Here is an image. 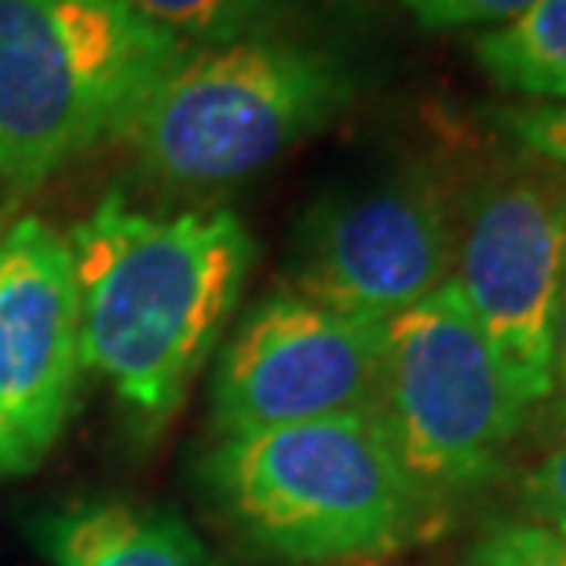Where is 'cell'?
<instances>
[{
  "instance_id": "cell-15",
  "label": "cell",
  "mask_w": 566,
  "mask_h": 566,
  "mask_svg": "<svg viewBox=\"0 0 566 566\" xmlns=\"http://www.w3.org/2000/svg\"><path fill=\"white\" fill-rule=\"evenodd\" d=\"M520 497L530 523L566 537V442H559L545 461L530 468Z\"/></svg>"
},
{
  "instance_id": "cell-18",
  "label": "cell",
  "mask_w": 566,
  "mask_h": 566,
  "mask_svg": "<svg viewBox=\"0 0 566 566\" xmlns=\"http://www.w3.org/2000/svg\"><path fill=\"white\" fill-rule=\"evenodd\" d=\"M8 475H19V472H15V464H11V457L4 450V439H0V479H8Z\"/></svg>"
},
{
  "instance_id": "cell-5",
  "label": "cell",
  "mask_w": 566,
  "mask_h": 566,
  "mask_svg": "<svg viewBox=\"0 0 566 566\" xmlns=\"http://www.w3.org/2000/svg\"><path fill=\"white\" fill-rule=\"evenodd\" d=\"M526 413L453 279L384 322L373 417L431 512L490 483Z\"/></svg>"
},
{
  "instance_id": "cell-11",
  "label": "cell",
  "mask_w": 566,
  "mask_h": 566,
  "mask_svg": "<svg viewBox=\"0 0 566 566\" xmlns=\"http://www.w3.org/2000/svg\"><path fill=\"white\" fill-rule=\"evenodd\" d=\"M479 70L530 103L566 99V0H534L523 15L479 33Z\"/></svg>"
},
{
  "instance_id": "cell-12",
  "label": "cell",
  "mask_w": 566,
  "mask_h": 566,
  "mask_svg": "<svg viewBox=\"0 0 566 566\" xmlns=\"http://www.w3.org/2000/svg\"><path fill=\"white\" fill-rule=\"evenodd\" d=\"M125 8L190 48L231 44L279 19V0H122Z\"/></svg>"
},
{
  "instance_id": "cell-7",
  "label": "cell",
  "mask_w": 566,
  "mask_h": 566,
  "mask_svg": "<svg viewBox=\"0 0 566 566\" xmlns=\"http://www.w3.org/2000/svg\"><path fill=\"white\" fill-rule=\"evenodd\" d=\"M566 274V172L486 179L457 231L453 285L526 409L548 402L552 325Z\"/></svg>"
},
{
  "instance_id": "cell-1",
  "label": "cell",
  "mask_w": 566,
  "mask_h": 566,
  "mask_svg": "<svg viewBox=\"0 0 566 566\" xmlns=\"http://www.w3.org/2000/svg\"><path fill=\"white\" fill-rule=\"evenodd\" d=\"M81 369L114 391L143 436L179 413L231 322L256 260L231 209L150 216L106 195L66 234Z\"/></svg>"
},
{
  "instance_id": "cell-6",
  "label": "cell",
  "mask_w": 566,
  "mask_h": 566,
  "mask_svg": "<svg viewBox=\"0 0 566 566\" xmlns=\"http://www.w3.org/2000/svg\"><path fill=\"white\" fill-rule=\"evenodd\" d=\"M457 220L442 179L409 165L311 205L285 260L289 293L388 322L453 279Z\"/></svg>"
},
{
  "instance_id": "cell-8",
  "label": "cell",
  "mask_w": 566,
  "mask_h": 566,
  "mask_svg": "<svg viewBox=\"0 0 566 566\" xmlns=\"http://www.w3.org/2000/svg\"><path fill=\"white\" fill-rule=\"evenodd\" d=\"M384 322L336 315L274 289L234 329L212 377L216 436L373 413Z\"/></svg>"
},
{
  "instance_id": "cell-4",
  "label": "cell",
  "mask_w": 566,
  "mask_h": 566,
  "mask_svg": "<svg viewBox=\"0 0 566 566\" xmlns=\"http://www.w3.org/2000/svg\"><path fill=\"white\" fill-rule=\"evenodd\" d=\"M205 483L260 548L296 563L388 556L431 520L373 413L223 436Z\"/></svg>"
},
{
  "instance_id": "cell-13",
  "label": "cell",
  "mask_w": 566,
  "mask_h": 566,
  "mask_svg": "<svg viewBox=\"0 0 566 566\" xmlns=\"http://www.w3.org/2000/svg\"><path fill=\"white\" fill-rule=\"evenodd\" d=\"M457 566H566V537L537 523H504L479 537Z\"/></svg>"
},
{
  "instance_id": "cell-3",
  "label": "cell",
  "mask_w": 566,
  "mask_h": 566,
  "mask_svg": "<svg viewBox=\"0 0 566 566\" xmlns=\"http://www.w3.org/2000/svg\"><path fill=\"white\" fill-rule=\"evenodd\" d=\"M190 52L122 0H0V190L122 136Z\"/></svg>"
},
{
  "instance_id": "cell-9",
  "label": "cell",
  "mask_w": 566,
  "mask_h": 566,
  "mask_svg": "<svg viewBox=\"0 0 566 566\" xmlns=\"http://www.w3.org/2000/svg\"><path fill=\"white\" fill-rule=\"evenodd\" d=\"M81 373L70 242L38 216L0 238V439L30 472L63 436Z\"/></svg>"
},
{
  "instance_id": "cell-10",
  "label": "cell",
  "mask_w": 566,
  "mask_h": 566,
  "mask_svg": "<svg viewBox=\"0 0 566 566\" xmlns=\"http://www.w3.org/2000/svg\"><path fill=\"white\" fill-rule=\"evenodd\" d=\"M48 566H220L187 520L132 497H70L30 520Z\"/></svg>"
},
{
  "instance_id": "cell-17",
  "label": "cell",
  "mask_w": 566,
  "mask_h": 566,
  "mask_svg": "<svg viewBox=\"0 0 566 566\" xmlns=\"http://www.w3.org/2000/svg\"><path fill=\"white\" fill-rule=\"evenodd\" d=\"M545 406H548L552 431L566 442V274L559 289L556 325H552V391Z\"/></svg>"
},
{
  "instance_id": "cell-16",
  "label": "cell",
  "mask_w": 566,
  "mask_h": 566,
  "mask_svg": "<svg viewBox=\"0 0 566 566\" xmlns=\"http://www.w3.org/2000/svg\"><path fill=\"white\" fill-rule=\"evenodd\" d=\"M424 27H483V22H509L534 4V0H406Z\"/></svg>"
},
{
  "instance_id": "cell-2",
  "label": "cell",
  "mask_w": 566,
  "mask_h": 566,
  "mask_svg": "<svg viewBox=\"0 0 566 566\" xmlns=\"http://www.w3.org/2000/svg\"><path fill=\"white\" fill-rule=\"evenodd\" d=\"M355 95L340 55L282 33L195 48L122 128L139 172L168 190L245 184L336 122Z\"/></svg>"
},
{
  "instance_id": "cell-14",
  "label": "cell",
  "mask_w": 566,
  "mask_h": 566,
  "mask_svg": "<svg viewBox=\"0 0 566 566\" xmlns=\"http://www.w3.org/2000/svg\"><path fill=\"white\" fill-rule=\"evenodd\" d=\"M501 128L545 165L566 168V99L559 103H523L497 114Z\"/></svg>"
}]
</instances>
